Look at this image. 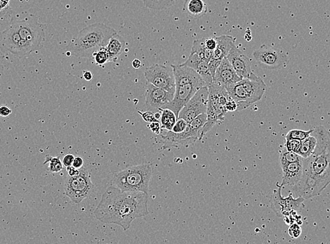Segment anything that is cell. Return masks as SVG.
Here are the masks:
<instances>
[{
  "label": "cell",
  "mask_w": 330,
  "mask_h": 244,
  "mask_svg": "<svg viewBox=\"0 0 330 244\" xmlns=\"http://www.w3.org/2000/svg\"><path fill=\"white\" fill-rule=\"evenodd\" d=\"M241 80L232 65L228 62L227 58L225 57L216 70L213 82L228 90Z\"/></svg>",
  "instance_id": "18"
},
{
  "label": "cell",
  "mask_w": 330,
  "mask_h": 244,
  "mask_svg": "<svg viewBox=\"0 0 330 244\" xmlns=\"http://www.w3.org/2000/svg\"><path fill=\"white\" fill-rule=\"evenodd\" d=\"M301 228L298 224L293 223L289 225L288 229L289 235L293 239L299 237L301 234Z\"/></svg>",
  "instance_id": "36"
},
{
  "label": "cell",
  "mask_w": 330,
  "mask_h": 244,
  "mask_svg": "<svg viewBox=\"0 0 330 244\" xmlns=\"http://www.w3.org/2000/svg\"><path fill=\"white\" fill-rule=\"evenodd\" d=\"M145 7L156 10L168 9L173 5L174 0H143Z\"/></svg>",
  "instance_id": "28"
},
{
  "label": "cell",
  "mask_w": 330,
  "mask_h": 244,
  "mask_svg": "<svg viewBox=\"0 0 330 244\" xmlns=\"http://www.w3.org/2000/svg\"><path fill=\"white\" fill-rule=\"evenodd\" d=\"M182 65L190 67L199 73L205 81L206 85L209 86L213 82V78L209 70V63L200 59L195 53L190 52L189 59Z\"/></svg>",
  "instance_id": "22"
},
{
  "label": "cell",
  "mask_w": 330,
  "mask_h": 244,
  "mask_svg": "<svg viewBox=\"0 0 330 244\" xmlns=\"http://www.w3.org/2000/svg\"><path fill=\"white\" fill-rule=\"evenodd\" d=\"M0 50L4 53L10 52L18 57H23L35 51L31 44L21 38L12 24L0 33Z\"/></svg>",
  "instance_id": "9"
},
{
  "label": "cell",
  "mask_w": 330,
  "mask_h": 244,
  "mask_svg": "<svg viewBox=\"0 0 330 244\" xmlns=\"http://www.w3.org/2000/svg\"><path fill=\"white\" fill-rule=\"evenodd\" d=\"M303 160L289 163L288 164L281 166L283 170V179L281 187L284 186L296 185L301 180L303 175Z\"/></svg>",
  "instance_id": "21"
},
{
  "label": "cell",
  "mask_w": 330,
  "mask_h": 244,
  "mask_svg": "<svg viewBox=\"0 0 330 244\" xmlns=\"http://www.w3.org/2000/svg\"><path fill=\"white\" fill-rule=\"evenodd\" d=\"M94 184L91 180L90 171L85 167L79 169V173L76 176H69L65 182V192L72 202L78 204L88 198L93 192Z\"/></svg>",
  "instance_id": "7"
},
{
  "label": "cell",
  "mask_w": 330,
  "mask_h": 244,
  "mask_svg": "<svg viewBox=\"0 0 330 244\" xmlns=\"http://www.w3.org/2000/svg\"><path fill=\"white\" fill-rule=\"evenodd\" d=\"M12 111L9 109L7 106H0V116L7 117L9 116L12 114Z\"/></svg>",
  "instance_id": "42"
},
{
  "label": "cell",
  "mask_w": 330,
  "mask_h": 244,
  "mask_svg": "<svg viewBox=\"0 0 330 244\" xmlns=\"http://www.w3.org/2000/svg\"><path fill=\"white\" fill-rule=\"evenodd\" d=\"M205 86H207L205 82H198L176 87L173 99L168 104L162 106L161 109H170L174 113L178 118L180 111L191 99L200 88Z\"/></svg>",
  "instance_id": "14"
},
{
  "label": "cell",
  "mask_w": 330,
  "mask_h": 244,
  "mask_svg": "<svg viewBox=\"0 0 330 244\" xmlns=\"http://www.w3.org/2000/svg\"><path fill=\"white\" fill-rule=\"evenodd\" d=\"M208 95L209 90L207 86L200 88L191 99L180 111L178 118L184 119L189 123L198 115L206 114Z\"/></svg>",
  "instance_id": "13"
},
{
  "label": "cell",
  "mask_w": 330,
  "mask_h": 244,
  "mask_svg": "<svg viewBox=\"0 0 330 244\" xmlns=\"http://www.w3.org/2000/svg\"><path fill=\"white\" fill-rule=\"evenodd\" d=\"M83 78L87 81H90L93 78V74L89 70H86L83 73Z\"/></svg>",
  "instance_id": "45"
},
{
  "label": "cell",
  "mask_w": 330,
  "mask_h": 244,
  "mask_svg": "<svg viewBox=\"0 0 330 244\" xmlns=\"http://www.w3.org/2000/svg\"><path fill=\"white\" fill-rule=\"evenodd\" d=\"M151 176V165L141 164L115 173L111 184L123 192L148 193Z\"/></svg>",
  "instance_id": "4"
},
{
  "label": "cell",
  "mask_w": 330,
  "mask_h": 244,
  "mask_svg": "<svg viewBox=\"0 0 330 244\" xmlns=\"http://www.w3.org/2000/svg\"><path fill=\"white\" fill-rule=\"evenodd\" d=\"M148 128L150 130L156 134H160L162 129H161V125L159 122H153V123H149L148 126Z\"/></svg>",
  "instance_id": "39"
},
{
  "label": "cell",
  "mask_w": 330,
  "mask_h": 244,
  "mask_svg": "<svg viewBox=\"0 0 330 244\" xmlns=\"http://www.w3.org/2000/svg\"><path fill=\"white\" fill-rule=\"evenodd\" d=\"M66 170L69 176H76V175H78L79 173V169L76 168V167H73V165L66 167Z\"/></svg>",
  "instance_id": "43"
},
{
  "label": "cell",
  "mask_w": 330,
  "mask_h": 244,
  "mask_svg": "<svg viewBox=\"0 0 330 244\" xmlns=\"http://www.w3.org/2000/svg\"><path fill=\"white\" fill-rule=\"evenodd\" d=\"M226 109L227 112H234L237 111V104L235 100L231 98L228 100V102L226 104Z\"/></svg>",
  "instance_id": "40"
},
{
  "label": "cell",
  "mask_w": 330,
  "mask_h": 244,
  "mask_svg": "<svg viewBox=\"0 0 330 244\" xmlns=\"http://www.w3.org/2000/svg\"><path fill=\"white\" fill-rule=\"evenodd\" d=\"M266 90L265 82L253 73L250 78L241 80L226 90L229 96L237 102V112H239L262 99Z\"/></svg>",
  "instance_id": "5"
},
{
  "label": "cell",
  "mask_w": 330,
  "mask_h": 244,
  "mask_svg": "<svg viewBox=\"0 0 330 244\" xmlns=\"http://www.w3.org/2000/svg\"><path fill=\"white\" fill-rule=\"evenodd\" d=\"M303 158L300 156L299 155L296 154V153L292 152V151H287L286 148L283 150L281 152V156H280V164L281 166L288 164L289 163L295 162L302 159Z\"/></svg>",
  "instance_id": "30"
},
{
  "label": "cell",
  "mask_w": 330,
  "mask_h": 244,
  "mask_svg": "<svg viewBox=\"0 0 330 244\" xmlns=\"http://www.w3.org/2000/svg\"><path fill=\"white\" fill-rule=\"evenodd\" d=\"M285 148L287 151H292V152L296 153L299 154V152L300 147H301V141L299 140H295V139H291V140H285Z\"/></svg>",
  "instance_id": "33"
},
{
  "label": "cell",
  "mask_w": 330,
  "mask_h": 244,
  "mask_svg": "<svg viewBox=\"0 0 330 244\" xmlns=\"http://www.w3.org/2000/svg\"><path fill=\"white\" fill-rule=\"evenodd\" d=\"M138 113L140 114L141 116L142 117V118L146 123H153V122H159L157 121V119L155 116V112H151V111H148V112H145L138 111Z\"/></svg>",
  "instance_id": "37"
},
{
  "label": "cell",
  "mask_w": 330,
  "mask_h": 244,
  "mask_svg": "<svg viewBox=\"0 0 330 244\" xmlns=\"http://www.w3.org/2000/svg\"><path fill=\"white\" fill-rule=\"evenodd\" d=\"M93 58L96 65H102L109 62V53H108L106 47L96 51L94 54Z\"/></svg>",
  "instance_id": "32"
},
{
  "label": "cell",
  "mask_w": 330,
  "mask_h": 244,
  "mask_svg": "<svg viewBox=\"0 0 330 244\" xmlns=\"http://www.w3.org/2000/svg\"><path fill=\"white\" fill-rule=\"evenodd\" d=\"M188 126H189V123L186 122L185 120L182 118H178L171 131L173 133H181L185 130Z\"/></svg>",
  "instance_id": "35"
},
{
  "label": "cell",
  "mask_w": 330,
  "mask_h": 244,
  "mask_svg": "<svg viewBox=\"0 0 330 244\" xmlns=\"http://www.w3.org/2000/svg\"><path fill=\"white\" fill-rule=\"evenodd\" d=\"M49 163V165H48V170L51 173H59L61 170H63V164L62 160H61L59 157H53V156H50V155H47L46 157H45V161L44 162V164H47Z\"/></svg>",
  "instance_id": "29"
},
{
  "label": "cell",
  "mask_w": 330,
  "mask_h": 244,
  "mask_svg": "<svg viewBox=\"0 0 330 244\" xmlns=\"http://www.w3.org/2000/svg\"><path fill=\"white\" fill-rule=\"evenodd\" d=\"M184 8L188 14L194 18H200L207 12V5L204 0H186Z\"/></svg>",
  "instance_id": "24"
},
{
  "label": "cell",
  "mask_w": 330,
  "mask_h": 244,
  "mask_svg": "<svg viewBox=\"0 0 330 244\" xmlns=\"http://www.w3.org/2000/svg\"><path fill=\"white\" fill-rule=\"evenodd\" d=\"M161 112L160 125L162 130H166L167 131H171L173 127L174 126L177 117L174 113L168 109H159Z\"/></svg>",
  "instance_id": "25"
},
{
  "label": "cell",
  "mask_w": 330,
  "mask_h": 244,
  "mask_svg": "<svg viewBox=\"0 0 330 244\" xmlns=\"http://www.w3.org/2000/svg\"><path fill=\"white\" fill-rule=\"evenodd\" d=\"M144 75L147 82L174 95L176 84L172 67L170 68L162 64H153L145 69Z\"/></svg>",
  "instance_id": "10"
},
{
  "label": "cell",
  "mask_w": 330,
  "mask_h": 244,
  "mask_svg": "<svg viewBox=\"0 0 330 244\" xmlns=\"http://www.w3.org/2000/svg\"><path fill=\"white\" fill-rule=\"evenodd\" d=\"M204 43H205L206 48L212 51L216 49V47H217V40L215 37L204 39Z\"/></svg>",
  "instance_id": "38"
},
{
  "label": "cell",
  "mask_w": 330,
  "mask_h": 244,
  "mask_svg": "<svg viewBox=\"0 0 330 244\" xmlns=\"http://www.w3.org/2000/svg\"><path fill=\"white\" fill-rule=\"evenodd\" d=\"M162 138L163 140L162 148L164 149L173 147L189 146L193 145L196 141L201 140L200 131L194 129L189 123L184 132L173 133L172 131H167L165 134H162Z\"/></svg>",
  "instance_id": "15"
},
{
  "label": "cell",
  "mask_w": 330,
  "mask_h": 244,
  "mask_svg": "<svg viewBox=\"0 0 330 244\" xmlns=\"http://www.w3.org/2000/svg\"><path fill=\"white\" fill-rule=\"evenodd\" d=\"M0 21H1V20H0Z\"/></svg>",
  "instance_id": "47"
},
{
  "label": "cell",
  "mask_w": 330,
  "mask_h": 244,
  "mask_svg": "<svg viewBox=\"0 0 330 244\" xmlns=\"http://www.w3.org/2000/svg\"><path fill=\"white\" fill-rule=\"evenodd\" d=\"M10 0H0V20L4 21L7 18V16L12 13V10L9 9Z\"/></svg>",
  "instance_id": "34"
},
{
  "label": "cell",
  "mask_w": 330,
  "mask_h": 244,
  "mask_svg": "<svg viewBox=\"0 0 330 244\" xmlns=\"http://www.w3.org/2000/svg\"><path fill=\"white\" fill-rule=\"evenodd\" d=\"M117 33L113 28L103 23H94L78 33L66 47L67 54L76 57L92 59L94 54L101 48L107 46L112 35Z\"/></svg>",
  "instance_id": "3"
},
{
  "label": "cell",
  "mask_w": 330,
  "mask_h": 244,
  "mask_svg": "<svg viewBox=\"0 0 330 244\" xmlns=\"http://www.w3.org/2000/svg\"><path fill=\"white\" fill-rule=\"evenodd\" d=\"M282 187L279 185L278 190L272 195L270 199L272 209L278 217L295 216L297 215V211L302 204L304 198L301 196L295 198L292 194L284 198L281 195Z\"/></svg>",
  "instance_id": "12"
},
{
  "label": "cell",
  "mask_w": 330,
  "mask_h": 244,
  "mask_svg": "<svg viewBox=\"0 0 330 244\" xmlns=\"http://www.w3.org/2000/svg\"><path fill=\"white\" fill-rule=\"evenodd\" d=\"M11 24L14 26L23 40L31 44L35 51L40 49L46 40V26L38 22L35 17L25 19H13Z\"/></svg>",
  "instance_id": "8"
},
{
  "label": "cell",
  "mask_w": 330,
  "mask_h": 244,
  "mask_svg": "<svg viewBox=\"0 0 330 244\" xmlns=\"http://www.w3.org/2000/svg\"><path fill=\"white\" fill-rule=\"evenodd\" d=\"M191 52L195 53L199 56L200 59L209 63L212 59L213 51L206 48L204 39H200V40H195L193 42Z\"/></svg>",
  "instance_id": "26"
},
{
  "label": "cell",
  "mask_w": 330,
  "mask_h": 244,
  "mask_svg": "<svg viewBox=\"0 0 330 244\" xmlns=\"http://www.w3.org/2000/svg\"><path fill=\"white\" fill-rule=\"evenodd\" d=\"M171 67L174 76L176 87L192 82H205L199 73L190 67L182 64L179 65H171Z\"/></svg>",
  "instance_id": "20"
},
{
  "label": "cell",
  "mask_w": 330,
  "mask_h": 244,
  "mask_svg": "<svg viewBox=\"0 0 330 244\" xmlns=\"http://www.w3.org/2000/svg\"><path fill=\"white\" fill-rule=\"evenodd\" d=\"M311 134L317 139L314 153L303 160V175L292 192L304 199L314 198L330 184V132L323 126L314 128Z\"/></svg>",
  "instance_id": "1"
},
{
  "label": "cell",
  "mask_w": 330,
  "mask_h": 244,
  "mask_svg": "<svg viewBox=\"0 0 330 244\" xmlns=\"http://www.w3.org/2000/svg\"><path fill=\"white\" fill-rule=\"evenodd\" d=\"M217 47L212 53V59L209 62V70L214 78L216 70L225 57L227 56L230 50L235 45L236 38L231 35H221L215 37Z\"/></svg>",
  "instance_id": "17"
},
{
  "label": "cell",
  "mask_w": 330,
  "mask_h": 244,
  "mask_svg": "<svg viewBox=\"0 0 330 244\" xmlns=\"http://www.w3.org/2000/svg\"><path fill=\"white\" fill-rule=\"evenodd\" d=\"M313 130H314V129L308 131L301 130H292L289 131L287 135L285 136V140L295 139V140L302 141L306 137H309L310 134L312 133Z\"/></svg>",
  "instance_id": "31"
},
{
  "label": "cell",
  "mask_w": 330,
  "mask_h": 244,
  "mask_svg": "<svg viewBox=\"0 0 330 244\" xmlns=\"http://www.w3.org/2000/svg\"><path fill=\"white\" fill-rule=\"evenodd\" d=\"M126 41L121 35L115 33L111 37L107 46L106 47L109 55V62H112L121 55L124 51Z\"/></svg>",
  "instance_id": "23"
},
{
  "label": "cell",
  "mask_w": 330,
  "mask_h": 244,
  "mask_svg": "<svg viewBox=\"0 0 330 244\" xmlns=\"http://www.w3.org/2000/svg\"><path fill=\"white\" fill-rule=\"evenodd\" d=\"M207 87L209 90L206 112L207 120L202 130V139L218 122H222L224 120L228 112L226 109V104L231 98L227 90L224 87L214 84V82Z\"/></svg>",
  "instance_id": "6"
},
{
  "label": "cell",
  "mask_w": 330,
  "mask_h": 244,
  "mask_svg": "<svg viewBox=\"0 0 330 244\" xmlns=\"http://www.w3.org/2000/svg\"><path fill=\"white\" fill-rule=\"evenodd\" d=\"M83 164H84V161L81 157H76L75 158L74 161L73 163V166L76 167L78 169H80L81 167H83Z\"/></svg>",
  "instance_id": "44"
},
{
  "label": "cell",
  "mask_w": 330,
  "mask_h": 244,
  "mask_svg": "<svg viewBox=\"0 0 330 244\" xmlns=\"http://www.w3.org/2000/svg\"><path fill=\"white\" fill-rule=\"evenodd\" d=\"M148 193L123 192L111 186L101 197L95 217L103 223L115 224L126 231L135 219L148 215Z\"/></svg>",
  "instance_id": "2"
},
{
  "label": "cell",
  "mask_w": 330,
  "mask_h": 244,
  "mask_svg": "<svg viewBox=\"0 0 330 244\" xmlns=\"http://www.w3.org/2000/svg\"><path fill=\"white\" fill-rule=\"evenodd\" d=\"M226 58L241 79L249 78L252 74L250 59L236 45L230 50Z\"/></svg>",
  "instance_id": "19"
},
{
  "label": "cell",
  "mask_w": 330,
  "mask_h": 244,
  "mask_svg": "<svg viewBox=\"0 0 330 244\" xmlns=\"http://www.w3.org/2000/svg\"><path fill=\"white\" fill-rule=\"evenodd\" d=\"M173 95L168 91L159 88L148 82L145 92V106L148 111L158 112L160 108L173 99Z\"/></svg>",
  "instance_id": "16"
},
{
  "label": "cell",
  "mask_w": 330,
  "mask_h": 244,
  "mask_svg": "<svg viewBox=\"0 0 330 244\" xmlns=\"http://www.w3.org/2000/svg\"><path fill=\"white\" fill-rule=\"evenodd\" d=\"M255 60L264 69L276 70L286 66L288 56L281 49L262 45L253 53Z\"/></svg>",
  "instance_id": "11"
},
{
  "label": "cell",
  "mask_w": 330,
  "mask_h": 244,
  "mask_svg": "<svg viewBox=\"0 0 330 244\" xmlns=\"http://www.w3.org/2000/svg\"><path fill=\"white\" fill-rule=\"evenodd\" d=\"M132 65L133 67L135 68V69H139V68H140L141 67V62L139 59H134V60L132 62Z\"/></svg>",
  "instance_id": "46"
},
{
  "label": "cell",
  "mask_w": 330,
  "mask_h": 244,
  "mask_svg": "<svg viewBox=\"0 0 330 244\" xmlns=\"http://www.w3.org/2000/svg\"><path fill=\"white\" fill-rule=\"evenodd\" d=\"M75 157L73 154H68L64 156L63 159V164L64 166L68 167L70 165H73V161H74Z\"/></svg>",
  "instance_id": "41"
},
{
  "label": "cell",
  "mask_w": 330,
  "mask_h": 244,
  "mask_svg": "<svg viewBox=\"0 0 330 244\" xmlns=\"http://www.w3.org/2000/svg\"><path fill=\"white\" fill-rule=\"evenodd\" d=\"M317 146V139L313 134H310L309 137L301 141V147H300L299 155L303 159L309 157L314 153L315 147Z\"/></svg>",
  "instance_id": "27"
}]
</instances>
